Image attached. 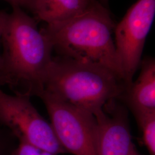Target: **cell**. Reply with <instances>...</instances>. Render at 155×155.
Listing matches in <instances>:
<instances>
[{
	"label": "cell",
	"mask_w": 155,
	"mask_h": 155,
	"mask_svg": "<svg viewBox=\"0 0 155 155\" xmlns=\"http://www.w3.org/2000/svg\"><path fill=\"white\" fill-rule=\"evenodd\" d=\"M130 155H141L140 153H139V152L137 151V150H136L135 147L133 148Z\"/></svg>",
	"instance_id": "obj_15"
},
{
	"label": "cell",
	"mask_w": 155,
	"mask_h": 155,
	"mask_svg": "<svg viewBox=\"0 0 155 155\" xmlns=\"http://www.w3.org/2000/svg\"><path fill=\"white\" fill-rule=\"evenodd\" d=\"M155 0H137L114 28V44L124 81L129 86L141 63L146 39L153 24Z\"/></svg>",
	"instance_id": "obj_6"
},
{
	"label": "cell",
	"mask_w": 155,
	"mask_h": 155,
	"mask_svg": "<svg viewBox=\"0 0 155 155\" xmlns=\"http://www.w3.org/2000/svg\"><path fill=\"white\" fill-rule=\"evenodd\" d=\"M102 1H105V2H106V1H107V0H102Z\"/></svg>",
	"instance_id": "obj_17"
},
{
	"label": "cell",
	"mask_w": 155,
	"mask_h": 155,
	"mask_svg": "<svg viewBox=\"0 0 155 155\" xmlns=\"http://www.w3.org/2000/svg\"><path fill=\"white\" fill-rule=\"evenodd\" d=\"M150 155H155V111L135 114Z\"/></svg>",
	"instance_id": "obj_10"
},
{
	"label": "cell",
	"mask_w": 155,
	"mask_h": 155,
	"mask_svg": "<svg viewBox=\"0 0 155 155\" xmlns=\"http://www.w3.org/2000/svg\"><path fill=\"white\" fill-rule=\"evenodd\" d=\"M7 13L5 12L0 11V43L1 40V35L2 32V29L5 21L6 16ZM2 70V59H1V53L0 52V72Z\"/></svg>",
	"instance_id": "obj_14"
},
{
	"label": "cell",
	"mask_w": 155,
	"mask_h": 155,
	"mask_svg": "<svg viewBox=\"0 0 155 155\" xmlns=\"http://www.w3.org/2000/svg\"><path fill=\"white\" fill-rule=\"evenodd\" d=\"M94 116L98 125L96 155H130L134 145L124 111L107 113L104 107Z\"/></svg>",
	"instance_id": "obj_7"
},
{
	"label": "cell",
	"mask_w": 155,
	"mask_h": 155,
	"mask_svg": "<svg viewBox=\"0 0 155 155\" xmlns=\"http://www.w3.org/2000/svg\"><path fill=\"white\" fill-rule=\"evenodd\" d=\"M115 27L109 11L91 0L77 16L41 31L63 57L103 67L124 81L113 38Z\"/></svg>",
	"instance_id": "obj_2"
},
{
	"label": "cell",
	"mask_w": 155,
	"mask_h": 155,
	"mask_svg": "<svg viewBox=\"0 0 155 155\" xmlns=\"http://www.w3.org/2000/svg\"><path fill=\"white\" fill-rule=\"evenodd\" d=\"M5 1L12 6H19L22 9H28L31 11L35 0H0Z\"/></svg>",
	"instance_id": "obj_13"
},
{
	"label": "cell",
	"mask_w": 155,
	"mask_h": 155,
	"mask_svg": "<svg viewBox=\"0 0 155 155\" xmlns=\"http://www.w3.org/2000/svg\"><path fill=\"white\" fill-rule=\"evenodd\" d=\"M121 81L103 67L62 56L53 58L43 90L94 116L121 93Z\"/></svg>",
	"instance_id": "obj_3"
},
{
	"label": "cell",
	"mask_w": 155,
	"mask_h": 155,
	"mask_svg": "<svg viewBox=\"0 0 155 155\" xmlns=\"http://www.w3.org/2000/svg\"><path fill=\"white\" fill-rule=\"evenodd\" d=\"M3 85H2V82H1V78H0V87H1V86H2Z\"/></svg>",
	"instance_id": "obj_16"
},
{
	"label": "cell",
	"mask_w": 155,
	"mask_h": 155,
	"mask_svg": "<svg viewBox=\"0 0 155 155\" xmlns=\"http://www.w3.org/2000/svg\"><path fill=\"white\" fill-rule=\"evenodd\" d=\"M128 101L134 114L155 111V61L142 62L141 70L134 83L129 85Z\"/></svg>",
	"instance_id": "obj_8"
},
{
	"label": "cell",
	"mask_w": 155,
	"mask_h": 155,
	"mask_svg": "<svg viewBox=\"0 0 155 155\" xmlns=\"http://www.w3.org/2000/svg\"><path fill=\"white\" fill-rule=\"evenodd\" d=\"M39 97L45 104L50 124L66 152L96 155L98 125L94 115L45 90Z\"/></svg>",
	"instance_id": "obj_4"
},
{
	"label": "cell",
	"mask_w": 155,
	"mask_h": 155,
	"mask_svg": "<svg viewBox=\"0 0 155 155\" xmlns=\"http://www.w3.org/2000/svg\"><path fill=\"white\" fill-rule=\"evenodd\" d=\"M13 155H54L24 142H18Z\"/></svg>",
	"instance_id": "obj_12"
},
{
	"label": "cell",
	"mask_w": 155,
	"mask_h": 155,
	"mask_svg": "<svg viewBox=\"0 0 155 155\" xmlns=\"http://www.w3.org/2000/svg\"><path fill=\"white\" fill-rule=\"evenodd\" d=\"M2 29L0 78L13 94L39 97L52 61V45L35 20L19 6H12Z\"/></svg>",
	"instance_id": "obj_1"
},
{
	"label": "cell",
	"mask_w": 155,
	"mask_h": 155,
	"mask_svg": "<svg viewBox=\"0 0 155 155\" xmlns=\"http://www.w3.org/2000/svg\"><path fill=\"white\" fill-rule=\"evenodd\" d=\"M18 143L13 134L0 124V155H13Z\"/></svg>",
	"instance_id": "obj_11"
},
{
	"label": "cell",
	"mask_w": 155,
	"mask_h": 155,
	"mask_svg": "<svg viewBox=\"0 0 155 155\" xmlns=\"http://www.w3.org/2000/svg\"><path fill=\"white\" fill-rule=\"evenodd\" d=\"M0 124L18 142H25L54 155L66 152L51 124L39 114L28 97L7 94L0 88Z\"/></svg>",
	"instance_id": "obj_5"
},
{
	"label": "cell",
	"mask_w": 155,
	"mask_h": 155,
	"mask_svg": "<svg viewBox=\"0 0 155 155\" xmlns=\"http://www.w3.org/2000/svg\"><path fill=\"white\" fill-rule=\"evenodd\" d=\"M91 0H35L31 11L47 25L63 22L83 12Z\"/></svg>",
	"instance_id": "obj_9"
}]
</instances>
